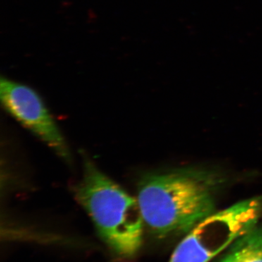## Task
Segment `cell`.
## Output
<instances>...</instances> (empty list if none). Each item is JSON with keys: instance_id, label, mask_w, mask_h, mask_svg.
Listing matches in <instances>:
<instances>
[{"instance_id": "6da1fadb", "label": "cell", "mask_w": 262, "mask_h": 262, "mask_svg": "<svg viewBox=\"0 0 262 262\" xmlns=\"http://www.w3.org/2000/svg\"><path fill=\"white\" fill-rule=\"evenodd\" d=\"M220 181L215 174L199 170L146 174L137 192L144 226L160 239L187 234L215 211Z\"/></svg>"}, {"instance_id": "7a4b0ae2", "label": "cell", "mask_w": 262, "mask_h": 262, "mask_svg": "<svg viewBox=\"0 0 262 262\" xmlns=\"http://www.w3.org/2000/svg\"><path fill=\"white\" fill-rule=\"evenodd\" d=\"M75 192L110 249L120 257L135 256L145 227L137 198L127 194L89 158H84L83 178Z\"/></svg>"}, {"instance_id": "3957f363", "label": "cell", "mask_w": 262, "mask_h": 262, "mask_svg": "<svg viewBox=\"0 0 262 262\" xmlns=\"http://www.w3.org/2000/svg\"><path fill=\"white\" fill-rule=\"evenodd\" d=\"M261 218L262 194L215 211L186 234L168 262H209Z\"/></svg>"}, {"instance_id": "277c9868", "label": "cell", "mask_w": 262, "mask_h": 262, "mask_svg": "<svg viewBox=\"0 0 262 262\" xmlns=\"http://www.w3.org/2000/svg\"><path fill=\"white\" fill-rule=\"evenodd\" d=\"M0 98L12 116L57 155L70 161V151L64 139L37 92L28 86L3 77L0 81Z\"/></svg>"}, {"instance_id": "5b68a950", "label": "cell", "mask_w": 262, "mask_h": 262, "mask_svg": "<svg viewBox=\"0 0 262 262\" xmlns=\"http://www.w3.org/2000/svg\"><path fill=\"white\" fill-rule=\"evenodd\" d=\"M220 262H262V226H255L231 245Z\"/></svg>"}]
</instances>
